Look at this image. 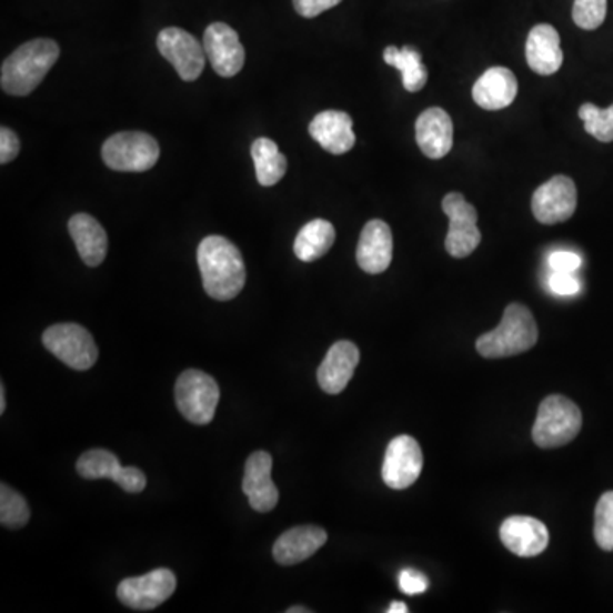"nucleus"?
<instances>
[{"mask_svg":"<svg viewBox=\"0 0 613 613\" xmlns=\"http://www.w3.org/2000/svg\"><path fill=\"white\" fill-rule=\"evenodd\" d=\"M197 258L207 295L227 302L242 292L245 264L238 245L222 235H209L198 245Z\"/></svg>","mask_w":613,"mask_h":613,"instance_id":"nucleus-1","label":"nucleus"},{"mask_svg":"<svg viewBox=\"0 0 613 613\" xmlns=\"http://www.w3.org/2000/svg\"><path fill=\"white\" fill-rule=\"evenodd\" d=\"M60 57L59 44L47 38L28 41L2 63L0 84L11 96H28L41 84Z\"/></svg>","mask_w":613,"mask_h":613,"instance_id":"nucleus-2","label":"nucleus"},{"mask_svg":"<svg viewBox=\"0 0 613 613\" xmlns=\"http://www.w3.org/2000/svg\"><path fill=\"white\" fill-rule=\"evenodd\" d=\"M539 340V328L532 312L522 303H510L503 321L493 331L475 341L479 354L484 358H508L532 350Z\"/></svg>","mask_w":613,"mask_h":613,"instance_id":"nucleus-3","label":"nucleus"},{"mask_svg":"<svg viewBox=\"0 0 613 613\" xmlns=\"http://www.w3.org/2000/svg\"><path fill=\"white\" fill-rule=\"evenodd\" d=\"M583 426L581 409L564 395H549L541 402L532 439L541 449H559L573 442Z\"/></svg>","mask_w":613,"mask_h":613,"instance_id":"nucleus-4","label":"nucleus"},{"mask_svg":"<svg viewBox=\"0 0 613 613\" xmlns=\"http://www.w3.org/2000/svg\"><path fill=\"white\" fill-rule=\"evenodd\" d=\"M161 149L149 133L121 132L102 145V161L120 172H143L158 164Z\"/></svg>","mask_w":613,"mask_h":613,"instance_id":"nucleus-5","label":"nucleus"},{"mask_svg":"<svg viewBox=\"0 0 613 613\" xmlns=\"http://www.w3.org/2000/svg\"><path fill=\"white\" fill-rule=\"evenodd\" d=\"M220 401L219 383L200 370H187L175 382V404L179 413L191 423H212Z\"/></svg>","mask_w":613,"mask_h":613,"instance_id":"nucleus-6","label":"nucleus"},{"mask_svg":"<svg viewBox=\"0 0 613 613\" xmlns=\"http://www.w3.org/2000/svg\"><path fill=\"white\" fill-rule=\"evenodd\" d=\"M43 344L60 362L70 369H92L98 362V346L88 329L79 324H56L48 328L43 334Z\"/></svg>","mask_w":613,"mask_h":613,"instance_id":"nucleus-7","label":"nucleus"},{"mask_svg":"<svg viewBox=\"0 0 613 613\" xmlns=\"http://www.w3.org/2000/svg\"><path fill=\"white\" fill-rule=\"evenodd\" d=\"M443 212L450 219L445 248L453 258H468L481 244V230L478 227V210L465 200L462 193H449L442 201Z\"/></svg>","mask_w":613,"mask_h":613,"instance_id":"nucleus-8","label":"nucleus"},{"mask_svg":"<svg viewBox=\"0 0 613 613\" xmlns=\"http://www.w3.org/2000/svg\"><path fill=\"white\" fill-rule=\"evenodd\" d=\"M174 573L171 570L150 571L143 576L127 577L118 586V599L124 606L139 612H149L171 599L175 592Z\"/></svg>","mask_w":613,"mask_h":613,"instance_id":"nucleus-9","label":"nucleus"},{"mask_svg":"<svg viewBox=\"0 0 613 613\" xmlns=\"http://www.w3.org/2000/svg\"><path fill=\"white\" fill-rule=\"evenodd\" d=\"M576 184L567 175H554L533 193V217L545 225L567 222L576 212Z\"/></svg>","mask_w":613,"mask_h":613,"instance_id":"nucleus-10","label":"nucleus"},{"mask_svg":"<svg viewBox=\"0 0 613 613\" xmlns=\"http://www.w3.org/2000/svg\"><path fill=\"white\" fill-rule=\"evenodd\" d=\"M423 471V452L420 443L401 434L389 443L382 465V479L391 490H408Z\"/></svg>","mask_w":613,"mask_h":613,"instance_id":"nucleus-11","label":"nucleus"},{"mask_svg":"<svg viewBox=\"0 0 613 613\" xmlns=\"http://www.w3.org/2000/svg\"><path fill=\"white\" fill-rule=\"evenodd\" d=\"M158 48L183 81H197L203 72L207 60L203 44L198 43L197 38L188 31L181 28H165L159 33Z\"/></svg>","mask_w":613,"mask_h":613,"instance_id":"nucleus-12","label":"nucleus"},{"mask_svg":"<svg viewBox=\"0 0 613 613\" xmlns=\"http://www.w3.org/2000/svg\"><path fill=\"white\" fill-rule=\"evenodd\" d=\"M204 53L220 77H234L244 67L245 51L235 33L225 22H213L203 37Z\"/></svg>","mask_w":613,"mask_h":613,"instance_id":"nucleus-13","label":"nucleus"},{"mask_svg":"<svg viewBox=\"0 0 613 613\" xmlns=\"http://www.w3.org/2000/svg\"><path fill=\"white\" fill-rule=\"evenodd\" d=\"M271 469H273V459L268 452L251 453L245 462L242 491L248 496L252 510L260 513L273 510L280 498L277 485L271 479Z\"/></svg>","mask_w":613,"mask_h":613,"instance_id":"nucleus-14","label":"nucleus"},{"mask_svg":"<svg viewBox=\"0 0 613 613\" xmlns=\"http://www.w3.org/2000/svg\"><path fill=\"white\" fill-rule=\"evenodd\" d=\"M500 536L504 547L520 557H535L549 545L547 526L532 516L516 515L504 520Z\"/></svg>","mask_w":613,"mask_h":613,"instance_id":"nucleus-15","label":"nucleus"},{"mask_svg":"<svg viewBox=\"0 0 613 613\" xmlns=\"http://www.w3.org/2000/svg\"><path fill=\"white\" fill-rule=\"evenodd\" d=\"M392 248L394 242H392L391 227L383 220H370L363 227L362 235L358 241V267L369 274L383 273L391 267Z\"/></svg>","mask_w":613,"mask_h":613,"instance_id":"nucleus-16","label":"nucleus"},{"mask_svg":"<svg viewBox=\"0 0 613 613\" xmlns=\"http://www.w3.org/2000/svg\"><path fill=\"white\" fill-rule=\"evenodd\" d=\"M360 363V350L351 341H338L329 348L318 370V382L328 394H341Z\"/></svg>","mask_w":613,"mask_h":613,"instance_id":"nucleus-17","label":"nucleus"},{"mask_svg":"<svg viewBox=\"0 0 613 613\" xmlns=\"http://www.w3.org/2000/svg\"><path fill=\"white\" fill-rule=\"evenodd\" d=\"M516 94H519V82L515 73L506 67L485 70L472 88L475 104L488 111L504 110L513 104Z\"/></svg>","mask_w":613,"mask_h":613,"instance_id":"nucleus-18","label":"nucleus"},{"mask_svg":"<svg viewBox=\"0 0 613 613\" xmlns=\"http://www.w3.org/2000/svg\"><path fill=\"white\" fill-rule=\"evenodd\" d=\"M309 133L322 149L334 155L350 152L356 142L353 120L344 111H322L309 124Z\"/></svg>","mask_w":613,"mask_h":613,"instance_id":"nucleus-19","label":"nucleus"},{"mask_svg":"<svg viewBox=\"0 0 613 613\" xmlns=\"http://www.w3.org/2000/svg\"><path fill=\"white\" fill-rule=\"evenodd\" d=\"M328 542V533L321 526L303 525L287 530L274 542V561L281 566H295L312 557Z\"/></svg>","mask_w":613,"mask_h":613,"instance_id":"nucleus-20","label":"nucleus"},{"mask_svg":"<svg viewBox=\"0 0 613 613\" xmlns=\"http://www.w3.org/2000/svg\"><path fill=\"white\" fill-rule=\"evenodd\" d=\"M416 140L426 158L443 159L453 147V123L442 108H430L416 120Z\"/></svg>","mask_w":613,"mask_h":613,"instance_id":"nucleus-21","label":"nucleus"},{"mask_svg":"<svg viewBox=\"0 0 613 613\" xmlns=\"http://www.w3.org/2000/svg\"><path fill=\"white\" fill-rule=\"evenodd\" d=\"M526 62L539 76H552L564 62L561 37L551 24H536L530 31L525 44Z\"/></svg>","mask_w":613,"mask_h":613,"instance_id":"nucleus-22","label":"nucleus"},{"mask_svg":"<svg viewBox=\"0 0 613 613\" xmlns=\"http://www.w3.org/2000/svg\"><path fill=\"white\" fill-rule=\"evenodd\" d=\"M69 232L77 251L88 267L96 268L107 260L108 235L101 223L88 213H77L70 219Z\"/></svg>","mask_w":613,"mask_h":613,"instance_id":"nucleus-23","label":"nucleus"},{"mask_svg":"<svg viewBox=\"0 0 613 613\" xmlns=\"http://www.w3.org/2000/svg\"><path fill=\"white\" fill-rule=\"evenodd\" d=\"M336 241V230L328 220L315 219L305 223L297 235L293 251L303 263H312L322 255L328 254Z\"/></svg>","mask_w":613,"mask_h":613,"instance_id":"nucleus-24","label":"nucleus"},{"mask_svg":"<svg viewBox=\"0 0 613 613\" xmlns=\"http://www.w3.org/2000/svg\"><path fill=\"white\" fill-rule=\"evenodd\" d=\"M251 153L258 183L267 188L280 183L283 175L287 174L289 162L278 149L277 143L271 139H267V137H261L252 143Z\"/></svg>","mask_w":613,"mask_h":613,"instance_id":"nucleus-25","label":"nucleus"},{"mask_svg":"<svg viewBox=\"0 0 613 613\" xmlns=\"http://www.w3.org/2000/svg\"><path fill=\"white\" fill-rule=\"evenodd\" d=\"M383 60L388 66L401 70L402 84L408 92H420L428 82V69L421 60V53L413 47H388L383 50Z\"/></svg>","mask_w":613,"mask_h":613,"instance_id":"nucleus-26","label":"nucleus"},{"mask_svg":"<svg viewBox=\"0 0 613 613\" xmlns=\"http://www.w3.org/2000/svg\"><path fill=\"white\" fill-rule=\"evenodd\" d=\"M123 465L114 453L108 450L94 449L82 453L81 459L77 460V472L84 479H111L117 482L120 478Z\"/></svg>","mask_w":613,"mask_h":613,"instance_id":"nucleus-27","label":"nucleus"},{"mask_svg":"<svg viewBox=\"0 0 613 613\" xmlns=\"http://www.w3.org/2000/svg\"><path fill=\"white\" fill-rule=\"evenodd\" d=\"M31 519L30 504L8 484L0 485V523L8 529H22Z\"/></svg>","mask_w":613,"mask_h":613,"instance_id":"nucleus-28","label":"nucleus"},{"mask_svg":"<svg viewBox=\"0 0 613 613\" xmlns=\"http://www.w3.org/2000/svg\"><path fill=\"white\" fill-rule=\"evenodd\" d=\"M580 118L590 135L603 143L613 142V104L602 110L592 102H586L580 108Z\"/></svg>","mask_w":613,"mask_h":613,"instance_id":"nucleus-29","label":"nucleus"},{"mask_svg":"<svg viewBox=\"0 0 613 613\" xmlns=\"http://www.w3.org/2000/svg\"><path fill=\"white\" fill-rule=\"evenodd\" d=\"M595 541L603 551H613V491L603 494L595 510Z\"/></svg>","mask_w":613,"mask_h":613,"instance_id":"nucleus-30","label":"nucleus"},{"mask_svg":"<svg viewBox=\"0 0 613 613\" xmlns=\"http://www.w3.org/2000/svg\"><path fill=\"white\" fill-rule=\"evenodd\" d=\"M605 18L606 0H574L573 19L581 30H596Z\"/></svg>","mask_w":613,"mask_h":613,"instance_id":"nucleus-31","label":"nucleus"},{"mask_svg":"<svg viewBox=\"0 0 613 613\" xmlns=\"http://www.w3.org/2000/svg\"><path fill=\"white\" fill-rule=\"evenodd\" d=\"M399 587L405 595H421L430 587V581L421 571L409 567V570H404L399 574Z\"/></svg>","mask_w":613,"mask_h":613,"instance_id":"nucleus-32","label":"nucleus"},{"mask_svg":"<svg viewBox=\"0 0 613 613\" xmlns=\"http://www.w3.org/2000/svg\"><path fill=\"white\" fill-rule=\"evenodd\" d=\"M341 0H293V8L302 18H318L322 12L336 8Z\"/></svg>","mask_w":613,"mask_h":613,"instance_id":"nucleus-33","label":"nucleus"},{"mask_svg":"<svg viewBox=\"0 0 613 613\" xmlns=\"http://www.w3.org/2000/svg\"><path fill=\"white\" fill-rule=\"evenodd\" d=\"M117 484L127 493L139 494L147 488V478L140 469L123 468Z\"/></svg>","mask_w":613,"mask_h":613,"instance_id":"nucleus-34","label":"nucleus"},{"mask_svg":"<svg viewBox=\"0 0 613 613\" xmlns=\"http://www.w3.org/2000/svg\"><path fill=\"white\" fill-rule=\"evenodd\" d=\"M19 149H21V142L11 128H0V162L8 164V162L14 161L18 158Z\"/></svg>","mask_w":613,"mask_h":613,"instance_id":"nucleus-35","label":"nucleus"},{"mask_svg":"<svg viewBox=\"0 0 613 613\" xmlns=\"http://www.w3.org/2000/svg\"><path fill=\"white\" fill-rule=\"evenodd\" d=\"M549 267L555 273H574L581 267V258L571 251L552 252Z\"/></svg>","mask_w":613,"mask_h":613,"instance_id":"nucleus-36","label":"nucleus"},{"mask_svg":"<svg viewBox=\"0 0 613 613\" xmlns=\"http://www.w3.org/2000/svg\"><path fill=\"white\" fill-rule=\"evenodd\" d=\"M552 292L557 295H576L581 290L580 280L573 273H552L549 278Z\"/></svg>","mask_w":613,"mask_h":613,"instance_id":"nucleus-37","label":"nucleus"},{"mask_svg":"<svg viewBox=\"0 0 613 613\" xmlns=\"http://www.w3.org/2000/svg\"><path fill=\"white\" fill-rule=\"evenodd\" d=\"M389 613H408L409 609L405 603L402 602H392L391 606L388 609Z\"/></svg>","mask_w":613,"mask_h":613,"instance_id":"nucleus-38","label":"nucleus"},{"mask_svg":"<svg viewBox=\"0 0 613 613\" xmlns=\"http://www.w3.org/2000/svg\"><path fill=\"white\" fill-rule=\"evenodd\" d=\"M6 413V388L4 383L0 385V414Z\"/></svg>","mask_w":613,"mask_h":613,"instance_id":"nucleus-39","label":"nucleus"},{"mask_svg":"<svg viewBox=\"0 0 613 613\" xmlns=\"http://www.w3.org/2000/svg\"><path fill=\"white\" fill-rule=\"evenodd\" d=\"M311 610L305 609V606H292V609L287 610V613H309Z\"/></svg>","mask_w":613,"mask_h":613,"instance_id":"nucleus-40","label":"nucleus"}]
</instances>
